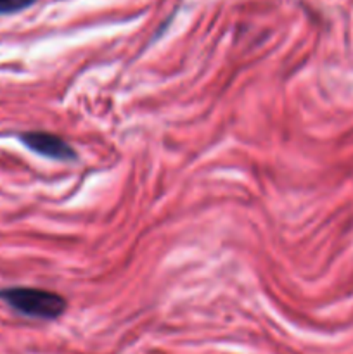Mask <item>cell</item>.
Instances as JSON below:
<instances>
[{"label": "cell", "instance_id": "1", "mask_svg": "<svg viewBox=\"0 0 353 354\" xmlns=\"http://www.w3.org/2000/svg\"><path fill=\"white\" fill-rule=\"evenodd\" d=\"M0 299L24 317L55 320L66 311V299L59 294L31 287H9L0 290Z\"/></svg>", "mask_w": 353, "mask_h": 354}, {"label": "cell", "instance_id": "2", "mask_svg": "<svg viewBox=\"0 0 353 354\" xmlns=\"http://www.w3.org/2000/svg\"><path fill=\"white\" fill-rule=\"evenodd\" d=\"M19 140L31 152L44 156L47 159H54V161L69 162L78 158L75 149L64 138H61L59 135L48 133V131H24V133L19 135Z\"/></svg>", "mask_w": 353, "mask_h": 354}, {"label": "cell", "instance_id": "3", "mask_svg": "<svg viewBox=\"0 0 353 354\" xmlns=\"http://www.w3.org/2000/svg\"><path fill=\"white\" fill-rule=\"evenodd\" d=\"M37 0H0V14H12L33 6Z\"/></svg>", "mask_w": 353, "mask_h": 354}]
</instances>
